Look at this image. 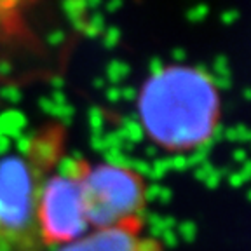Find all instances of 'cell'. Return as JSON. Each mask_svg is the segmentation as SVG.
<instances>
[{
    "label": "cell",
    "mask_w": 251,
    "mask_h": 251,
    "mask_svg": "<svg viewBox=\"0 0 251 251\" xmlns=\"http://www.w3.org/2000/svg\"><path fill=\"white\" fill-rule=\"evenodd\" d=\"M47 42L51 44V46H59L61 42H65V31L63 30L51 31V33L47 35Z\"/></svg>",
    "instance_id": "cell-14"
},
{
    "label": "cell",
    "mask_w": 251,
    "mask_h": 251,
    "mask_svg": "<svg viewBox=\"0 0 251 251\" xmlns=\"http://www.w3.org/2000/svg\"><path fill=\"white\" fill-rule=\"evenodd\" d=\"M173 59L175 61H185V58H187V52H185V49H180V47H176V49H173Z\"/></svg>",
    "instance_id": "cell-18"
},
{
    "label": "cell",
    "mask_w": 251,
    "mask_h": 251,
    "mask_svg": "<svg viewBox=\"0 0 251 251\" xmlns=\"http://www.w3.org/2000/svg\"><path fill=\"white\" fill-rule=\"evenodd\" d=\"M39 228L47 250L59 248L91 230L77 173V157L63 159L47 178L39 206Z\"/></svg>",
    "instance_id": "cell-4"
},
{
    "label": "cell",
    "mask_w": 251,
    "mask_h": 251,
    "mask_svg": "<svg viewBox=\"0 0 251 251\" xmlns=\"http://www.w3.org/2000/svg\"><path fill=\"white\" fill-rule=\"evenodd\" d=\"M211 75L213 82H215L216 87H224V89H228L230 87V67H228V61L225 56H218V58L213 61V67H211Z\"/></svg>",
    "instance_id": "cell-7"
},
{
    "label": "cell",
    "mask_w": 251,
    "mask_h": 251,
    "mask_svg": "<svg viewBox=\"0 0 251 251\" xmlns=\"http://www.w3.org/2000/svg\"><path fill=\"white\" fill-rule=\"evenodd\" d=\"M145 227H114L89 230L56 251H162L161 243L143 234Z\"/></svg>",
    "instance_id": "cell-5"
},
{
    "label": "cell",
    "mask_w": 251,
    "mask_h": 251,
    "mask_svg": "<svg viewBox=\"0 0 251 251\" xmlns=\"http://www.w3.org/2000/svg\"><path fill=\"white\" fill-rule=\"evenodd\" d=\"M162 68H164V65H162V59L161 58H152V59H150V63H149L150 75L157 74V72H161Z\"/></svg>",
    "instance_id": "cell-16"
},
{
    "label": "cell",
    "mask_w": 251,
    "mask_h": 251,
    "mask_svg": "<svg viewBox=\"0 0 251 251\" xmlns=\"http://www.w3.org/2000/svg\"><path fill=\"white\" fill-rule=\"evenodd\" d=\"M237 20H239V12L237 11H225L224 14H222V21H224L225 25H232Z\"/></svg>",
    "instance_id": "cell-15"
},
{
    "label": "cell",
    "mask_w": 251,
    "mask_h": 251,
    "mask_svg": "<svg viewBox=\"0 0 251 251\" xmlns=\"http://www.w3.org/2000/svg\"><path fill=\"white\" fill-rule=\"evenodd\" d=\"M106 96H108V100H119V96H121V89L119 87H110L108 91H106Z\"/></svg>",
    "instance_id": "cell-20"
},
{
    "label": "cell",
    "mask_w": 251,
    "mask_h": 251,
    "mask_svg": "<svg viewBox=\"0 0 251 251\" xmlns=\"http://www.w3.org/2000/svg\"><path fill=\"white\" fill-rule=\"evenodd\" d=\"M121 42V30L117 26H108L103 31V46L106 49H114Z\"/></svg>",
    "instance_id": "cell-10"
},
{
    "label": "cell",
    "mask_w": 251,
    "mask_h": 251,
    "mask_svg": "<svg viewBox=\"0 0 251 251\" xmlns=\"http://www.w3.org/2000/svg\"><path fill=\"white\" fill-rule=\"evenodd\" d=\"M106 25H105V16L100 14V12H94L91 18H87L86 23H84V35L89 37V39H98V35H101L105 31Z\"/></svg>",
    "instance_id": "cell-9"
},
{
    "label": "cell",
    "mask_w": 251,
    "mask_h": 251,
    "mask_svg": "<svg viewBox=\"0 0 251 251\" xmlns=\"http://www.w3.org/2000/svg\"><path fill=\"white\" fill-rule=\"evenodd\" d=\"M77 173L91 230L145 227L149 185L140 169L122 162H93L77 157Z\"/></svg>",
    "instance_id": "cell-3"
},
{
    "label": "cell",
    "mask_w": 251,
    "mask_h": 251,
    "mask_svg": "<svg viewBox=\"0 0 251 251\" xmlns=\"http://www.w3.org/2000/svg\"><path fill=\"white\" fill-rule=\"evenodd\" d=\"M208 14H209L208 5L206 4H196L190 11H188L187 18H188V21H192V23H199V21H202Z\"/></svg>",
    "instance_id": "cell-12"
},
{
    "label": "cell",
    "mask_w": 251,
    "mask_h": 251,
    "mask_svg": "<svg viewBox=\"0 0 251 251\" xmlns=\"http://www.w3.org/2000/svg\"><path fill=\"white\" fill-rule=\"evenodd\" d=\"M244 98L251 100V89H244Z\"/></svg>",
    "instance_id": "cell-22"
},
{
    "label": "cell",
    "mask_w": 251,
    "mask_h": 251,
    "mask_svg": "<svg viewBox=\"0 0 251 251\" xmlns=\"http://www.w3.org/2000/svg\"><path fill=\"white\" fill-rule=\"evenodd\" d=\"M122 2H124V0H108V2H106V11L115 12L122 5Z\"/></svg>",
    "instance_id": "cell-19"
},
{
    "label": "cell",
    "mask_w": 251,
    "mask_h": 251,
    "mask_svg": "<svg viewBox=\"0 0 251 251\" xmlns=\"http://www.w3.org/2000/svg\"><path fill=\"white\" fill-rule=\"evenodd\" d=\"M136 89L134 87H124V89H121V96L124 100H134L136 98Z\"/></svg>",
    "instance_id": "cell-17"
},
{
    "label": "cell",
    "mask_w": 251,
    "mask_h": 251,
    "mask_svg": "<svg viewBox=\"0 0 251 251\" xmlns=\"http://www.w3.org/2000/svg\"><path fill=\"white\" fill-rule=\"evenodd\" d=\"M87 5V9H96L100 4H101V0H84Z\"/></svg>",
    "instance_id": "cell-21"
},
{
    "label": "cell",
    "mask_w": 251,
    "mask_h": 251,
    "mask_svg": "<svg viewBox=\"0 0 251 251\" xmlns=\"http://www.w3.org/2000/svg\"><path fill=\"white\" fill-rule=\"evenodd\" d=\"M0 96L7 101H18L21 98V91L18 86H4L0 87Z\"/></svg>",
    "instance_id": "cell-13"
},
{
    "label": "cell",
    "mask_w": 251,
    "mask_h": 251,
    "mask_svg": "<svg viewBox=\"0 0 251 251\" xmlns=\"http://www.w3.org/2000/svg\"><path fill=\"white\" fill-rule=\"evenodd\" d=\"M225 136L230 141H250L251 140V131L246 129L244 126H237V127H232V129L225 131Z\"/></svg>",
    "instance_id": "cell-11"
},
{
    "label": "cell",
    "mask_w": 251,
    "mask_h": 251,
    "mask_svg": "<svg viewBox=\"0 0 251 251\" xmlns=\"http://www.w3.org/2000/svg\"><path fill=\"white\" fill-rule=\"evenodd\" d=\"M63 12L77 30H82L87 20V5L84 0H63Z\"/></svg>",
    "instance_id": "cell-6"
},
{
    "label": "cell",
    "mask_w": 251,
    "mask_h": 251,
    "mask_svg": "<svg viewBox=\"0 0 251 251\" xmlns=\"http://www.w3.org/2000/svg\"><path fill=\"white\" fill-rule=\"evenodd\" d=\"M65 124L44 126L0 155V251H47L39 206L47 178L65 159Z\"/></svg>",
    "instance_id": "cell-2"
},
{
    "label": "cell",
    "mask_w": 251,
    "mask_h": 251,
    "mask_svg": "<svg viewBox=\"0 0 251 251\" xmlns=\"http://www.w3.org/2000/svg\"><path fill=\"white\" fill-rule=\"evenodd\" d=\"M129 65L121 59H112V61L106 65V77L112 84H119L122 82L127 75H129Z\"/></svg>",
    "instance_id": "cell-8"
},
{
    "label": "cell",
    "mask_w": 251,
    "mask_h": 251,
    "mask_svg": "<svg viewBox=\"0 0 251 251\" xmlns=\"http://www.w3.org/2000/svg\"><path fill=\"white\" fill-rule=\"evenodd\" d=\"M138 124L153 147L175 155L208 149L220 133L218 87L202 67H164L143 84Z\"/></svg>",
    "instance_id": "cell-1"
}]
</instances>
